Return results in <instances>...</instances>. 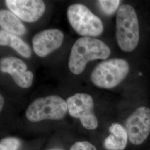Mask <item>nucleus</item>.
Segmentation results:
<instances>
[{
  "instance_id": "f257e3e1",
  "label": "nucleus",
  "mask_w": 150,
  "mask_h": 150,
  "mask_svg": "<svg viewBox=\"0 0 150 150\" xmlns=\"http://www.w3.org/2000/svg\"><path fill=\"white\" fill-rule=\"evenodd\" d=\"M111 50L105 42L95 38L82 37L76 41L70 54L69 67L75 75H80L87 64L97 59H105L110 56Z\"/></svg>"
},
{
  "instance_id": "f03ea898",
  "label": "nucleus",
  "mask_w": 150,
  "mask_h": 150,
  "mask_svg": "<svg viewBox=\"0 0 150 150\" xmlns=\"http://www.w3.org/2000/svg\"><path fill=\"white\" fill-rule=\"evenodd\" d=\"M139 38V20L134 8L125 4L120 7L116 16V39L119 47L125 52L134 51Z\"/></svg>"
},
{
  "instance_id": "7ed1b4c3",
  "label": "nucleus",
  "mask_w": 150,
  "mask_h": 150,
  "mask_svg": "<svg viewBox=\"0 0 150 150\" xmlns=\"http://www.w3.org/2000/svg\"><path fill=\"white\" fill-rule=\"evenodd\" d=\"M68 111L66 101L57 95H50L36 99L25 112L28 120L38 122L46 120H59Z\"/></svg>"
},
{
  "instance_id": "20e7f679",
  "label": "nucleus",
  "mask_w": 150,
  "mask_h": 150,
  "mask_svg": "<svg viewBox=\"0 0 150 150\" xmlns=\"http://www.w3.org/2000/svg\"><path fill=\"white\" fill-rule=\"evenodd\" d=\"M129 70L128 62L123 59L104 61L92 71L91 80L97 87L110 89L119 85L126 77Z\"/></svg>"
},
{
  "instance_id": "39448f33",
  "label": "nucleus",
  "mask_w": 150,
  "mask_h": 150,
  "mask_svg": "<svg viewBox=\"0 0 150 150\" xmlns=\"http://www.w3.org/2000/svg\"><path fill=\"white\" fill-rule=\"evenodd\" d=\"M67 17L71 26L81 36L97 37L103 32L101 20L82 4L70 6L67 10Z\"/></svg>"
},
{
  "instance_id": "423d86ee",
  "label": "nucleus",
  "mask_w": 150,
  "mask_h": 150,
  "mask_svg": "<svg viewBox=\"0 0 150 150\" xmlns=\"http://www.w3.org/2000/svg\"><path fill=\"white\" fill-rule=\"evenodd\" d=\"M66 102L71 116L80 120L85 129L94 130L98 126V120L94 112V102L91 95L77 93L67 98Z\"/></svg>"
},
{
  "instance_id": "0eeeda50",
  "label": "nucleus",
  "mask_w": 150,
  "mask_h": 150,
  "mask_svg": "<svg viewBox=\"0 0 150 150\" xmlns=\"http://www.w3.org/2000/svg\"><path fill=\"white\" fill-rule=\"evenodd\" d=\"M129 142L134 145L142 144L150 134V109L145 106L136 108L125 121Z\"/></svg>"
},
{
  "instance_id": "6e6552de",
  "label": "nucleus",
  "mask_w": 150,
  "mask_h": 150,
  "mask_svg": "<svg viewBox=\"0 0 150 150\" xmlns=\"http://www.w3.org/2000/svg\"><path fill=\"white\" fill-rule=\"evenodd\" d=\"M6 4L17 17L28 22L38 21L46 10L45 3L40 0H7Z\"/></svg>"
},
{
  "instance_id": "1a4fd4ad",
  "label": "nucleus",
  "mask_w": 150,
  "mask_h": 150,
  "mask_svg": "<svg viewBox=\"0 0 150 150\" xmlns=\"http://www.w3.org/2000/svg\"><path fill=\"white\" fill-rule=\"evenodd\" d=\"M1 71L11 76L16 84L22 88H27L32 85L33 75L27 70L25 63L15 57H6L0 61Z\"/></svg>"
},
{
  "instance_id": "9d476101",
  "label": "nucleus",
  "mask_w": 150,
  "mask_h": 150,
  "mask_svg": "<svg viewBox=\"0 0 150 150\" xmlns=\"http://www.w3.org/2000/svg\"><path fill=\"white\" fill-rule=\"evenodd\" d=\"M64 35L58 29H48L36 33L32 38L33 48L39 57H45L60 47Z\"/></svg>"
},
{
  "instance_id": "9b49d317",
  "label": "nucleus",
  "mask_w": 150,
  "mask_h": 150,
  "mask_svg": "<svg viewBox=\"0 0 150 150\" xmlns=\"http://www.w3.org/2000/svg\"><path fill=\"white\" fill-rule=\"evenodd\" d=\"M110 134L104 140L103 147L106 150H124L129 141L125 127L117 123H113L109 127Z\"/></svg>"
},
{
  "instance_id": "f8f14e48",
  "label": "nucleus",
  "mask_w": 150,
  "mask_h": 150,
  "mask_svg": "<svg viewBox=\"0 0 150 150\" xmlns=\"http://www.w3.org/2000/svg\"><path fill=\"white\" fill-rule=\"evenodd\" d=\"M0 26L2 30L16 36L23 35L26 31L20 19L12 12L5 10L0 11Z\"/></svg>"
},
{
  "instance_id": "ddd939ff",
  "label": "nucleus",
  "mask_w": 150,
  "mask_h": 150,
  "mask_svg": "<svg viewBox=\"0 0 150 150\" xmlns=\"http://www.w3.org/2000/svg\"><path fill=\"white\" fill-rule=\"evenodd\" d=\"M0 45L10 47L25 58H29L31 55V49L27 43L15 35L2 30L0 31Z\"/></svg>"
},
{
  "instance_id": "4468645a",
  "label": "nucleus",
  "mask_w": 150,
  "mask_h": 150,
  "mask_svg": "<svg viewBox=\"0 0 150 150\" xmlns=\"http://www.w3.org/2000/svg\"><path fill=\"white\" fill-rule=\"evenodd\" d=\"M101 10L106 15L110 16L118 9L120 1L118 0H100L97 1Z\"/></svg>"
},
{
  "instance_id": "2eb2a0df",
  "label": "nucleus",
  "mask_w": 150,
  "mask_h": 150,
  "mask_svg": "<svg viewBox=\"0 0 150 150\" xmlns=\"http://www.w3.org/2000/svg\"><path fill=\"white\" fill-rule=\"evenodd\" d=\"M20 146V140L13 137H6L0 142V150H18Z\"/></svg>"
},
{
  "instance_id": "dca6fc26",
  "label": "nucleus",
  "mask_w": 150,
  "mask_h": 150,
  "mask_svg": "<svg viewBox=\"0 0 150 150\" xmlns=\"http://www.w3.org/2000/svg\"><path fill=\"white\" fill-rule=\"evenodd\" d=\"M70 150H97L96 147L87 141H77L71 146Z\"/></svg>"
},
{
  "instance_id": "f3484780",
  "label": "nucleus",
  "mask_w": 150,
  "mask_h": 150,
  "mask_svg": "<svg viewBox=\"0 0 150 150\" xmlns=\"http://www.w3.org/2000/svg\"><path fill=\"white\" fill-rule=\"evenodd\" d=\"M4 105V98L3 96L1 95V96H0V110H1V111L2 110Z\"/></svg>"
},
{
  "instance_id": "a211bd4d",
  "label": "nucleus",
  "mask_w": 150,
  "mask_h": 150,
  "mask_svg": "<svg viewBox=\"0 0 150 150\" xmlns=\"http://www.w3.org/2000/svg\"><path fill=\"white\" fill-rule=\"evenodd\" d=\"M59 150V149H52V150Z\"/></svg>"
}]
</instances>
